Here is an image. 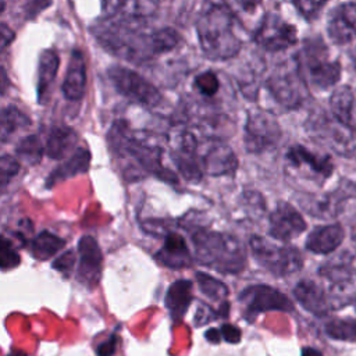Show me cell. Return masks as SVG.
I'll return each mask as SVG.
<instances>
[{
    "mask_svg": "<svg viewBox=\"0 0 356 356\" xmlns=\"http://www.w3.org/2000/svg\"><path fill=\"white\" fill-rule=\"evenodd\" d=\"M196 36L203 56L211 61H228L242 50L239 21L225 4H210L196 18Z\"/></svg>",
    "mask_w": 356,
    "mask_h": 356,
    "instance_id": "obj_1",
    "label": "cell"
},
{
    "mask_svg": "<svg viewBox=\"0 0 356 356\" xmlns=\"http://www.w3.org/2000/svg\"><path fill=\"white\" fill-rule=\"evenodd\" d=\"M150 40L154 56L170 53L179 47L182 43L179 32L171 26H163L150 32Z\"/></svg>",
    "mask_w": 356,
    "mask_h": 356,
    "instance_id": "obj_30",
    "label": "cell"
},
{
    "mask_svg": "<svg viewBox=\"0 0 356 356\" xmlns=\"http://www.w3.org/2000/svg\"><path fill=\"white\" fill-rule=\"evenodd\" d=\"M214 318H217V313H213V310L210 307H204L202 305L197 309L193 321L196 323V325H202V324H206V323H209V321H211Z\"/></svg>",
    "mask_w": 356,
    "mask_h": 356,
    "instance_id": "obj_45",
    "label": "cell"
},
{
    "mask_svg": "<svg viewBox=\"0 0 356 356\" xmlns=\"http://www.w3.org/2000/svg\"><path fill=\"white\" fill-rule=\"evenodd\" d=\"M21 263L19 254L11 248L0 252V268L1 270H10L17 267Z\"/></svg>",
    "mask_w": 356,
    "mask_h": 356,
    "instance_id": "obj_40",
    "label": "cell"
},
{
    "mask_svg": "<svg viewBox=\"0 0 356 356\" xmlns=\"http://www.w3.org/2000/svg\"><path fill=\"white\" fill-rule=\"evenodd\" d=\"M108 76L115 89L134 103L153 108L163 102L159 88L131 68L114 65L108 70Z\"/></svg>",
    "mask_w": 356,
    "mask_h": 356,
    "instance_id": "obj_9",
    "label": "cell"
},
{
    "mask_svg": "<svg viewBox=\"0 0 356 356\" xmlns=\"http://www.w3.org/2000/svg\"><path fill=\"white\" fill-rule=\"evenodd\" d=\"M330 111L334 120L349 129H356L355 121V107H356V95L350 85H337L331 89L328 99Z\"/></svg>",
    "mask_w": 356,
    "mask_h": 356,
    "instance_id": "obj_19",
    "label": "cell"
},
{
    "mask_svg": "<svg viewBox=\"0 0 356 356\" xmlns=\"http://www.w3.org/2000/svg\"><path fill=\"white\" fill-rule=\"evenodd\" d=\"M19 171V163L17 159L8 154L0 156V185L8 184Z\"/></svg>",
    "mask_w": 356,
    "mask_h": 356,
    "instance_id": "obj_38",
    "label": "cell"
},
{
    "mask_svg": "<svg viewBox=\"0 0 356 356\" xmlns=\"http://www.w3.org/2000/svg\"><path fill=\"white\" fill-rule=\"evenodd\" d=\"M74 263H75V253L68 250L53 261V268H56L64 274H68L72 270Z\"/></svg>",
    "mask_w": 356,
    "mask_h": 356,
    "instance_id": "obj_39",
    "label": "cell"
},
{
    "mask_svg": "<svg viewBox=\"0 0 356 356\" xmlns=\"http://www.w3.org/2000/svg\"><path fill=\"white\" fill-rule=\"evenodd\" d=\"M270 235L280 242H289L306 231L302 214L288 202H278L268 217Z\"/></svg>",
    "mask_w": 356,
    "mask_h": 356,
    "instance_id": "obj_15",
    "label": "cell"
},
{
    "mask_svg": "<svg viewBox=\"0 0 356 356\" xmlns=\"http://www.w3.org/2000/svg\"><path fill=\"white\" fill-rule=\"evenodd\" d=\"M243 307V314L246 320H253L259 313L263 312H292L293 303L292 300L278 291L266 284H256L246 286L238 296Z\"/></svg>",
    "mask_w": 356,
    "mask_h": 356,
    "instance_id": "obj_10",
    "label": "cell"
},
{
    "mask_svg": "<svg viewBox=\"0 0 356 356\" xmlns=\"http://www.w3.org/2000/svg\"><path fill=\"white\" fill-rule=\"evenodd\" d=\"M204 337H206V339H207L209 342H211V343H218V342L222 339V338H221V332H220L218 328H209V330L206 331Z\"/></svg>",
    "mask_w": 356,
    "mask_h": 356,
    "instance_id": "obj_47",
    "label": "cell"
},
{
    "mask_svg": "<svg viewBox=\"0 0 356 356\" xmlns=\"http://www.w3.org/2000/svg\"><path fill=\"white\" fill-rule=\"evenodd\" d=\"M197 159L203 174L220 177L234 174L238 168V159L234 150L217 138H207L199 140Z\"/></svg>",
    "mask_w": 356,
    "mask_h": 356,
    "instance_id": "obj_12",
    "label": "cell"
},
{
    "mask_svg": "<svg viewBox=\"0 0 356 356\" xmlns=\"http://www.w3.org/2000/svg\"><path fill=\"white\" fill-rule=\"evenodd\" d=\"M15 152H17L18 157L22 159L25 163H28V164H36V163L40 161L44 149H43V146H42V143H40V140H39L38 136L29 135V136L24 138V139L18 143Z\"/></svg>",
    "mask_w": 356,
    "mask_h": 356,
    "instance_id": "obj_35",
    "label": "cell"
},
{
    "mask_svg": "<svg viewBox=\"0 0 356 356\" xmlns=\"http://www.w3.org/2000/svg\"><path fill=\"white\" fill-rule=\"evenodd\" d=\"M14 31L6 25V24H0V51H3L13 40H14Z\"/></svg>",
    "mask_w": 356,
    "mask_h": 356,
    "instance_id": "obj_46",
    "label": "cell"
},
{
    "mask_svg": "<svg viewBox=\"0 0 356 356\" xmlns=\"http://www.w3.org/2000/svg\"><path fill=\"white\" fill-rule=\"evenodd\" d=\"M195 278H196V284H197L200 292L203 295H206L209 299L221 303L228 296V292H229L228 286L224 282L214 278L213 275L206 274V273H196Z\"/></svg>",
    "mask_w": 356,
    "mask_h": 356,
    "instance_id": "obj_33",
    "label": "cell"
},
{
    "mask_svg": "<svg viewBox=\"0 0 356 356\" xmlns=\"http://www.w3.org/2000/svg\"><path fill=\"white\" fill-rule=\"evenodd\" d=\"M313 131L317 136L323 138L330 147L341 154H349L352 150V138L348 134L349 128L339 124L337 120L334 122H320L318 120L313 125Z\"/></svg>",
    "mask_w": 356,
    "mask_h": 356,
    "instance_id": "obj_26",
    "label": "cell"
},
{
    "mask_svg": "<svg viewBox=\"0 0 356 356\" xmlns=\"http://www.w3.org/2000/svg\"><path fill=\"white\" fill-rule=\"evenodd\" d=\"M293 295L296 302L313 316L324 317L334 309L328 292L313 280H300L293 288Z\"/></svg>",
    "mask_w": 356,
    "mask_h": 356,
    "instance_id": "obj_17",
    "label": "cell"
},
{
    "mask_svg": "<svg viewBox=\"0 0 356 356\" xmlns=\"http://www.w3.org/2000/svg\"><path fill=\"white\" fill-rule=\"evenodd\" d=\"M4 7H6V4H4V1L3 0H0V14L4 11Z\"/></svg>",
    "mask_w": 356,
    "mask_h": 356,
    "instance_id": "obj_52",
    "label": "cell"
},
{
    "mask_svg": "<svg viewBox=\"0 0 356 356\" xmlns=\"http://www.w3.org/2000/svg\"><path fill=\"white\" fill-rule=\"evenodd\" d=\"M31 124L29 118L15 107H7L0 114V140L8 139L17 129L25 128Z\"/></svg>",
    "mask_w": 356,
    "mask_h": 356,
    "instance_id": "obj_32",
    "label": "cell"
},
{
    "mask_svg": "<svg viewBox=\"0 0 356 356\" xmlns=\"http://www.w3.org/2000/svg\"><path fill=\"white\" fill-rule=\"evenodd\" d=\"M343 238L345 229L339 222L320 225L309 232L305 249L316 254H330L339 248Z\"/></svg>",
    "mask_w": 356,
    "mask_h": 356,
    "instance_id": "obj_21",
    "label": "cell"
},
{
    "mask_svg": "<svg viewBox=\"0 0 356 356\" xmlns=\"http://www.w3.org/2000/svg\"><path fill=\"white\" fill-rule=\"evenodd\" d=\"M154 259L172 270H179L189 267L192 264V254L186 246V242L182 235L178 232H168L164 236L163 246L154 254Z\"/></svg>",
    "mask_w": 356,
    "mask_h": 356,
    "instance_id": "obj_20",
    "label": "cell"
},
{
    "mask_svg": "<svg viewBox=\"0 0 356 356\" xmlns=\"http://www.w3.org/2000/svg\"><path fill=\"white\" fill-rule=\"evenodd\" d=\"M86 86V64L79 50H72L63 82V93L68 100H79Z\"/></svg>",
    "mask_w": 356,
    "mask_h": 356,
    "instance_id": "obj_22",
    "label": "cell"
},
{
    "mask_svg": "<svg viewBox=\"0 0 356 356\" xmlns=\"http://www.w3.org/2000/svg\"><path fill=\"white\" fill-rule=\"evenodd\" d=\"M11 248H13V245H11L10 239H7L6 236L0 235V252L6 250V249H11Z\"/></svg>",
    "mask_w": 356,
    "mask_h": 356,
    "instance_id": "obj_49",
    "label": "cell"
},
{
    "mask_svg": "<svg viewBox=\"0 0 356 356\" xmlns=\"http://www.w3.org/2000/svg\"><path fill=\"white\" fill-rule=\"evenodd\" d=\"M199 139L188 128H179L172 136L171 159L178 172L192 182H199L203 171L197 159Z\"/></svg>",
    "mask_w": 356,
    "mask_h": 356,
    "instance_id": "obj_11",
    "label": "cell"
},
{
    "mask_svg": "<svg viewBox=\"0 0 356 356\" xmlns=\"http://www.w3.org/2000/svg\"><path fill=\"white\" fill-rule=\"evenodd\" d=\"M302 356H323V355L317 349L307 346V348L302 349Z\"/></svg>",
    "mask_w": 356,
    "mask_h": 356,
    "instance_id": "obj_48",
    "label": "cell"
},
{
    "mask_svg": "<svg viewBox=\"0 0 356 356\" xmlns=\"http://www.w3.org/2000/svg\"><path fill=\"white\" fill-rule=\"evenodd\" d=\"M325 32L331 43L346 46L356 40V1H342L327 15Z\"/></svg>",
    "mask_w": 356,
    "mask_h": 356,
    "instance_id": "obj_13",
    "label": "cell"
},
{
    "mask_svg": "<svg viewBox=\"0 0 356 356\" xmlns=\"http://www.w3.org/2000/svg\"><path fill=\"white\" fill-rule=\"evenodd\" d=\"M78 275L76 278L86 286L93 288L102 275V250L93 236L85 235L78 242Z\"/></svg>",
    "mask_w": 356,
    "mask_h": 356,
    "instance_id": "obj_16",
    "label": "cell"
},
{
    "mask_svg": "<svg viewBox=\"0 0 356 356\" xmlns=\"http://www.w3.org/2000/svg\"><path fill=\"white\" fill-rule=\"evenodd\" d=\"M51 4V0H26L25 1V14L26 18H35L43 10Z\"/></svg>",
    "mask_w": 356,
    "mask_h": 356,
    "instance_id": "obj_41",
    "label": "cell"
},
{
    "mask_svg": "<svg viewBox=\"0 0 356 356\" xmlns=\"http://www.w3.org/2000/svg\"><path fill=\"white\" fill-rule=\"evenodd\" d=\"M90 165V153L86 149H78L75 153L63 164L51 171V174L46 179V186L51 188L53 185L72 178L78 174H83L89 170Z\"/></svg>",
    "mask_w": 356,
    "mask_h": 356,
    "instance_id": "obj_27",
    "label": "cell"
},
{
    "mask_svg": "<svg viewBox=\"0 0 356 356\" xmlns=\"http://www.w3.org/2000/svg\"><path fill=\"white\" fill-rule=\"evenodd\" d=\"M298 14L309 21H316L330 0H289Z\"/></svg>",
    "mask_w": 356,
    "mask_h": 356,
    "instance_id": "obj_36",
    "label": "cell"
},
{
    "mask_svg": "<svg viewBox=\"0 0 356 356\" xmlns=\"http://www.w3.org/2000/svg\"><path fill=\"white\" fill-rule=\"evenodd\" d=\"M299 203L307 213L313 216H321L320 218H325V216H332L337 213V209L341 203V197L339 195H337V192H332L324 195L320 199L305 196V199H299Z\"/></svg>",
    "mask_w": 356,
    "mask_h": 356,
    "instance_id": "obj_31",
    "label": "cell"
},
{
    "mask_svg": "<svg viewBox=\"0 0 356 356\" xmlns=\"http://www.w3.org/2000/svg\"><path fill=\"white\" fill-rule=\"evenodd\" d=\"M318 275L334 289L342 291L345 288H349L356 280L353 256L349 252L335 254L320 266Z\"/></svg>",
    "mask_w": 356,
    "mask_h": 356,
    "instance_id": "obj_18",
    "label": "cell"
},
{
    "mask_svg": "<svg viewBox=\"0 0 356 356\" xmlns=\"http://www.w3.org/2000/svg\"><path fill=\"white\" fill-rule=\"evenodd\" d=\"M220 332H221V338L229 343H238L241 341V337H242V332L239 328H236L235 325L232 324H222L220 328Z\"/></svg>",
    "mask_w": 356,
    "mask_h": 356,
    "instance_id": "obj_43",
    "label": "cell"
},
{
    "mask_svg": "<svg viewBox=\"0 0 356 356\" xmlns=\"http://www.w3.org/2000/svg\"><path fill=\"white\" fill-rule=\"evenodd\" d=\"M192 90L195 93L196 100L200 102L203 108L214 107L216 97L218 96L220 90L222 89L220 75L213 70H203L192 78Z\"/></svg>",
    "mask_w": 356,
    "mask_h": 356,
    "instance_id": "obj_23",
    "label": "cell"
},
{
    "mask_svg": "<svg viewBox=\"0 0 356 356\" xmlns=\"http://www.w3.org/2000/svg\"><path fill=\"white\" fill-rule=\"evenodd\" d=\"M285 159L291 168L298 171H306L305 175L309 179L324 181L331 177L334 171V164L328 154L312 152L302 145L291 146L285 154Z\"/></svg>",
    "mask_w": 356,
    "mask_h": 356,
    "instance_id": "obj_14",
    "label": "cell"
},
{
    "mask_svg": "<svg viewBox=\"0 0 356 356\" xmlns=\"http://www.w3.org/2000/svg\"><path fill=\"white\" fill-rule=\"evenodd\" d=\"M353 305H355V310H356V299H355V302H353Z\"/></svg>",
    "mask_w": 356,
    "mask_h": 356,
    "instance_id": "obj_53",
    "label": "cell"
},
{
    "mask_svg": "<svg viewBox=\"0 0 356 356\" xmlns=\"http://www.w3.org/2000/svg\"><path fill=\"white\" fill-rule=\"evenodd\" d=\"M225 6L241 22V19L254 17L257 13H260L261 0H229V3H227Z\"/></svg>",
    "mask_w": 356,
    "mask_h": 356,
    "instance_id": "obj_37",
    "label": "cell"
},
{
    "mask_svg": "<svg viewBox=\"0 0 356 356\" xmlns=\"http://www.w3.org/2000/svg\"><path fill=\"white\" fill-rule=\"evenodd\" d=\"M64 245V239L56 236L54 234L43 231L33 238L31 243V253L38 260H47L53 257L58 250H61Z\"/></svg>",
    "mask_w": 356,
    "mask_h": 356,
    "instance_id": "obj_29",
    "label": "cell"
},
{
    "mask_svg": "<svg viewBox=\"0 0 356 356\" xmlns=\"http://www.w3.org/2000/svg\"><path fill=\"white\" fill-rule=\"evenodd\" d=\"M117 343H118V337L117 335H111L108 339H106L104 342L97 345L96 355L97 356H113L115 353Z\"/></svg>",
    "mask_w": 356,
    "mask_h": 356,
    "instance_id": "obj_44",
    "label": "cell"
},
{
    "mask_svg": "<svg viewBox=\"0 0 356 356\" xmlns=\"http://www.w3.org/2000/svg\"><path fill=\"white\" fill-rule=\"evenodd\" d=\"M7 356H26L22 350H14V352H11V353H8Z\"/></svg>",
    "mask_w": 356,
    "mask_h": 356,
    "instance_id": "obj_50",
    "label": "cell"
},
{
    "mask_svg": "<svg viewBox=\"0 0 356 356\" xmlns=\"http://www.w3.org/2000/svg\"><path fill=\"white\" fill-rule=\"evenodd\" d=\"M264 88L270 97L284 110L302 107L310 90L293 58L277 65L264 81Z\"/></svg>",
    "mask_w": 356,
    "mask_h": 356,
    "instance_id": "obj_4",
    "label": "cell"
},
{
    "mask_svg": "<svg viewBox=\"0 0 356 356\" xmlns=\"http://www.w3.org/2000/svg\"><path fill=\"white\" fill-rule=\"evenodd\" d=\"M58 64H60L58 54L53 49H47L42 51L39 57V64H38V81H36L38 97L40 103L46 102L50 95L51 85L57 76Z\"/></svg>",
    "mask_w": 356,
    "mask_h": 356,
    "instance_id": "obj_25",
    "label": "cell"
},
{
    "mask_svg": "<svg viewBox=\"0 0 356 356\" xmlns=\"http://www.w3.org/2000/svg\"><path fill=\"white\" fill-rule=\"evenodd\" d=\"M252 40L267 53H281L298 44V28L278 13L268 11L253 28Z\"/></svg>",
    "mask_w": 356,
    "mask_h": 356,
    "instance_id": "obj_7",
    "label": "cell"
},
{
    "mask_svg": "<svg viewBox=\"0 0 356 356\" xmlns=\"http://www.w3.org/2000/svg\"><path fill=\"white\" fill-rule=\"evenodd\" d=\"M355 246H356V235H355Z\"/></svg>",
    "mask_w": 356,
    "mask_h": 356,
    "instance_id": "obj_54",
    "label": "cell"
},
{
    "mask_svg": "<svg viewBox=\"0 0 356 356\" xmlns=\"http://www.w3.org/2000/svg\"><path fill=\"white\" fill-rule=\"evenodd\" d=\"M282 136L277 118L264 110L248 113L243 127V145L249 153H263L274 149Z\"/></svg>",
    "mask_w": 356,
    "mask_h": 356,
    "instance_id": "obj_8",
    "label": "cell"
},
{
    "mask_svg": "<svg viewBox=\"0 0 356 356\" xmlns=\"http://www.w3.org/2000/svg\"><path fill=\"white\" fill-rule=\"evenodd\" d=\"M193 284L189 280H177L167 289L164 303L174 320H179L188 312L193 300Z\"/></svg>",
    "mask_w": 356,
    "mask_h": 356,
    "instance_id": "obj_24",
    "label": "cell"
},
{
    "mask_svg": "<svg viewBox=\"0 0 356 356\" xmlns=\"http://www.w3.org/2000/svg\"><path fill=\"white\" fill-rule=\"evenodd\" d=\"M192 245L195 259L217 273L239 274L246 267V250L231 234L197 228L192 235Z\"/></svg>",
    "mask_w": 356,
    "mask_h": 356,
    "instance_id": "obj_2",
    "label": "cell"
},
{
    "mask_svg": "<svg viewBox=\"0 0 356 356\" xmlns=\"http://www.w3.org/2000/svg\"><path fill=\"white\" fill-rule=\"evenodd\" d=\"M352 60H353V64H355V68H356V47L352 51Z\"/></svg>",
    "mask_w": 356,
    "mask_h": 356,
    "instance_id": "obj_51",
    "label": "cell"
},
{
    "mask_svg": "<svg viewBox=\"0 0 356 356\" xmlns=\"http://www.w3.org/2000/svg\"><path fill=\"white\" fill-rule=\"evenodd\" d=\"M293 60L309 89L328 90L339 83L341 61L332 57L330 46L320 35L306 38Z\"/></svg>",
    "mask_w": 356,
    "mask_h": 356,
    "instance_id": "obj_3",
    "label": "cell"
},
{
    "mask_svg": "<svg viewBox=\"0 0 356 356\" xmlns=\"http://www.w3.org/2000/svg\"><path fill=\"white\" fill-rule=\"evenodd\" d=\"M78 143L76 132L70 127L53 128L47 136L44 152L50 159L60 160L65 157Z\"/></svg>",
    "mask_w": 356,
    "mask_h": 356,
    "instance_id": "obj_28",
    "label": "cell"
},
{
    "mask_svg": "<svg viewBox=\"0 0 356 356\" xmlns=\"http://www.w3.org/2000/svg\"><path fill=\"white\" fill-rule=\"evenodd\" d=\"M325 332L338 341L356 342V318H334L325 324Z\"/></svg>",
    "mask_w": 356,
    "mask_h": 356,
    "instance_id": "obj_34",
    "label": "cell"
},
{
    "mask_svg": "<svg viewBox=\"0 0 356 356\" xmlns=\"http://www.w3.org/2000/svg\"><path fill=\"white\" fill-rule=\"evenodd\" d=\"M249 248L256 263L275 277L291 275L303 267L302 253L291 245H277L260 235H252Z\"/></svg>",
    "mask_w": 356,
    "mask_h": 356,
    "instance_id": "obj_6",
    "label": "cell"
},
{
    "mask_svg": "<svg viewBox=\"0 0 356 356\" xmlns=\"http://www.w3.org/2000/svg\"><path fill=\"white\" fill-rule=\"evenodd\" d=\"M129 3L131 0H102V7L107 15H114L122 10H127Z\"/></svg>",
    "mask_w": 356,
    "mask_h": 356,
    "instance_id": "obj_42",
    "label": "cell"
},
{
    "mask_svg": "<svg viewBox=\"0 0 356 356\" xmlns=\"http://www.w3.org/2000/svg\"><path fill=\"white\" fill-rule=\"evenodd\" d=\"M113 142L117 147L134 157L145 171L167 182H177L175 174L163 165V149L159 145L132 135L125 124L115 125Z\"/></svg>",
    "mask_w": 356,
    "mask_h": 356,
    "instance_id": "obj_5",
    "label": "cell"
}]
</instances>
